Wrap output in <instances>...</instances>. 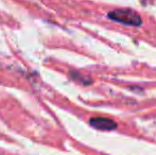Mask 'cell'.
I'll return each instance as SVG.
<instances>
[{
  "mask_svg": "<svg viewBox=\"0 0 156 155\" xmlns=\"http://www.w3.org/2000/svg\"><path fill=\"white\" fill-rule=\"evenodd\" d=\"M109 19L126 26L138 27L142 23V19L135 11L133 10H114L107 14Z\"/></svg>",
  "mask_w": 156,
  "mask_h": 155,
  "instance_id": "obj_1",
  "label": "cell"
},
{
  "mask_svg": "<svg viewBox=\"0 0 156 155\" xmlns=\"http://www.w3.org/2000/svg\"><path fill=\"white\" fill-rule=\"evenodd\" d=\"M89 123L93 128L100 131H112L117 128V123L114 120L105 117H94L89 120Z\"/></svg>",
  "mask_w": 156,
  "mask_h": 155,
  "instance_id": "obj_2",
  "label": "cell"
}]
</instances>
